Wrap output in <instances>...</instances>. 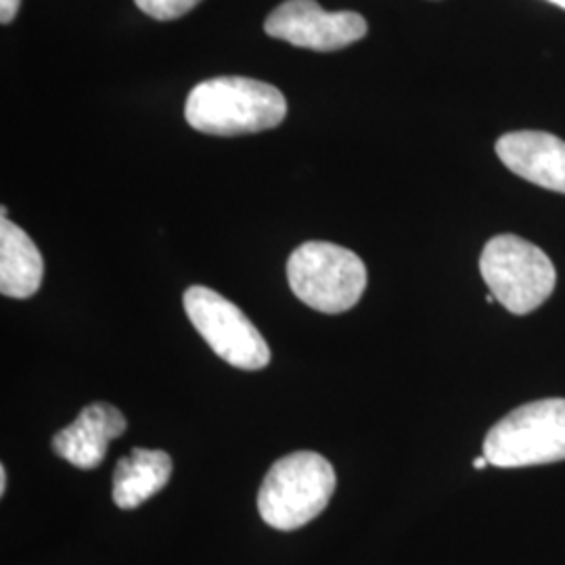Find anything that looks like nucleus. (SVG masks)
Returning <instances> with one entry per match:
<instances>
[{"label": "nucleus", "mask_w": 565, "mask_h": 565, "mask_svg": "<svg viewBox=\"0 0 565 565\" xmlns=\"http://www.w3.org/2000/svg\"><path fill=\"white\" fill-rule=\"evenodd\" d=\"M287 116L281 90L263 81L221 76L203 81L189 93L184 118L191 128L212 137H239L277 128Z\"/></svg>", "instance_id": "nucleus-1"}, {"label": "nucleus", "mask_w": 565, "mask_h": 565, "mask_svg": "<svg viewBox=\"0 0 565 565\" xmlns=\"http://www.w3.org/2000/svg\"><path fill=\"white\" fill-rule=\"evenodd\" d=\"M333 465L312 450L291 452L266 473L258 511L266 524L282 532L310 524L323 513L335 490Z\"/></svg>", "instance_id": "nucleus-2"}, {"label": "nucleus", "mask_w": 565, "mask_h": 565, "mask_svg": "<svg viewBox=\"0 0 565 565\" xmlns=\"http://www.w3.org/2000/svg\"><path fill=\"white\" fill-rule=\"evenodd\" d=\"M287 279L306 306L324 315H340L363 298L366 268L354 252L342 245L308 242L289 256Z\"/></svg>", "instance_id": "nucleus-3"}, {"label": "nucleus", "mask_w": 565, "mask_h": 565, "mask_svg": "<svg viewBox=\"0 0 565 565\" xmlns=\"http://www.w3.org/2000/svg\"><path fill=\"white\" fill-rule=\"evenodd\" d=\"M480 273L497 302L520 317L541 308L557 282L545 252L518 235H499L486 243Z\"/></svg>", "instance_id": "nucleus-4"}, {"label": "nucleus", "mask_w": 565, "mask_h": 565, "mask_svg": "<svg viewBox=\"0 0 565 565\" xmlns=\"http://www.w3.org/2000/svg\"><path fill=\"white\" fill-rule=\"evenodd\" d=\"M494 467H532L565 461V401L527 403L494 425L484 440Z\"/></svg>", "instance_id": "nucleus-5"}, {"label": "nucleus", "mask_w": 565, "mask_h": 565, "mask_svg": "<svg viewBox=\"0 0 565 565\" xmlns=\"http://www.w3.org/2000/svg\"><path fill=\"white\" fill-rule=\"evenodd\" d=\"M182 306L203 340L226 363L243 371H258L270 363L268 343L237 303L210 287L193 285L184 291Z\"/></svg>", "instance_id": "nucleus-6"}, {"label": "nucleus", "mask_w": 565, "mask_h": 565, "mask_svg": "<svg viewBox=\"0 0 565 565\" xmlns=\"http://www.w3.org/2000/svg\"><path fill=\"white\" fill-rule=\"evenodd\" d=\"M264 32L300 49L331 53L363 41L369 25L354 11H324L317 0H285L264 21Z\"/></svg>", "instance_id": "nucleus-7"}, {"label": "nucleus", "mask_w": 565, "mask_h": 565, "mask_svg": "<svg viewBox=\"0 0 565 565\" xmlns=\"http://www.w3.org/2000/svg\"><path fill=\"white\" fill-rule=\"evenodd\" d=\"M497 156L513 174L565 193V142L555 135L539 130L507 132L497 141Z\"/></svg>", "instance_id": "nucleus-8"}, {"label": "nucleus", "mask_w": 565, "mask_h": 565, "mask_svg": "<svg viewBox=\"0 0 565 565\" xmlns=\"http://www.w3.org/2000/svg\"><path fill=\"white\" fill-rule=\"evenodd\" d=\"M126 427L128 422L116 406L88 404L74 424L53 438V450L78 469H95L103 463L109 443L120 438Z\"/></svg>", "instance_id": "nucleus-9"}, {"label": "nucleus", "mask_w": 565, "mask_h": 565, "mask_svg": "<svg viewBox=\"0 0 565 565\" xmlns=\"http://www.w3.org/2000/svg\"><path fill=\"white\" fill-rule=\"evenodd\" d=\"M44 277V260L30 239V235L11 223L7 216L0 218V291L7 298L25 300L41 289Z\"/></svg>", "instance_id": "nucleus-10"}, {"label": "nucleus", "mask_w": 565, "mask_h": 565, "mask_svg": "<svg viewBox=\"0 0 565 565\" xmlns=\"http://www.w3.org/2000/svg\"><path fill=\"white\" fill-rule=\"evenodd\" d=\"M172 459L163 450L132 448L114 471V503L120 509H137L156 497L170 482Z\"/></svg>", "instance_id": "nucleus-11"}, {"label": "nucleus", "mask_w": 565, "mask_h": 565, "mask_svg": "<svg viewBox=\"0 0 565 565\" xmlns=\"http://www.w3.org/2000/svg\"><path fill=\"white\" fill-rule=\"evenodd\" d=\"M200 2L202 0H135L145 15L160 21L179 20L193 11Z\"/></svg>", "instance_id": "nucleus-12"}, {"label": "nucleus", "mask_w": 565, "mask_h": 565, "mask_svg": "<svg viewBox=\"0 0 565 565\" xmlns=\"http://www.w3.org/2000/svg\"><path fill=\"white\" fill-rule=\"evenodd\" d=\"M21 0H0V21L7 25L20 13Z\"/></svg>", "instance_id": "nucleus-13"}, {"label": "nucleus", "mask_w": 565, "mask_h": 565, "mask_svg": "<svg viewBox=\"0 0 565 565\" xmlns=\"http://www.w3.org/2000/svg\"><path fill=\"white\" fill-rule=\"evenodd\" d=\"M7 492V467L0 465V494Z\"/></svg>", "instance_id": "nucleus-14"}, {"label": "nucleus", "mask_w": 565, "mask_h": 565, "mask_svg": "<svg viewBox=\"0 0 565 565\" xmlns=\"http://www.w3.org/2000/svg\"><path fill=\"white\" fill-rule=\"evenodd\" d=\"M488 459H486L484 455H482V457H478V459H473V467H476V469H486V467H488Z\"/></svg>", "instance_id": "nucleus-15"}, {"label": "nucleus", "mask_w": 565, "mask_h": 565, "mask_svg": "<svg viewBox=\"0 0 565 565\" xmlns=\"http://www.w3.org/2000/svg\"><path fill=\"white\" fill-rule=\"evenodd\" d=\"M548 2H553V4H557V7L565 9V0H548Z\"/></svg>", "instance_id": "nucleus-16"}]
</instances>
